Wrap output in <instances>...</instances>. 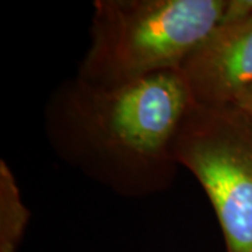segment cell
I'll use <instances>...</instances> for the list:
<instances>
[{
    "instance_id": "6da1fadb",
    "label": "cell",
    "mask_w": 252,
    "mask_h": 252,
    "mask_svg": "<svg viewBox=\"0 0 252 252\" xmlns=\"http://www.w3.org/2000/svg\"><path fill=\"white\" fill-rule=\"evenodd\" d=\"M193 102L181 72L112 89L74 76L48 99L45 132L66 164L119 196L146 198L177 178L175 140Z\"/></svg>"
},
{
    "instance_id": "7a4b0ae2",
    "label": "cell",
    "mask_w": 252,
    "mask_h": 252,
    "mask_svg": "<svg viewBox=\"0 0 252 252\" xmlns=\"http://www.w3.org/2000/svg\"><path fill=\"white\" fill-rule=\"evenodd\" d=\"M228 0H97L76 77L112 89L184 64L223 21Z\"/></svg>"
},
{
    "instance_id": "3957f363",
    "label": "cell",
    "mask_w": 252,
    "mask_h": 252,
    "mask_svg": "<svg viewBox=\"0 0 252 252\" xmlns=\"http://www.w3.org/2000/svg\"><path fill=\"white\" fill-rule=\"evenodd\" d=\"M175 158L206 192L227 252H252V121L238 107L193 102Z\"/></svg>"
},
{
    "instance_id": "277c9868",
    "label": "cell",
    "mask_w": 252,
    "mask_h": 252,
    "mask_svg": "<svg viewBox=\"0 0 252 252\" xmlns=\"http://www.w3.org/2000/svg\"><path fill=\"white\" fill-rule=\"evenodd\" d=\"M181 73L195 102L233 104L252 84V14L215 28Z\"/></svg>"
},
{
    "instance_id": "5b68a950",
    "label": "cell",
    "mask_w": 252,
    "mask_h": 252,
    "mask_svg": "<svg viewBox=\"0 0 252 252\" xmlns=\"http://www.w3.org/2000/svg\"><path fill=\"white\" fill-rule=\"evenodd\" d=\"M30 221L16 177L6 161H0V252H17Z\"/></svg>"
},
{
    "instance_id": "8992f818",
    "label": "cell",
    "mask_w": 252,
    "mask_h": 252,
    "mask_svg": "<svg viewBox=\"0 0 252 252\" xmlns=\"http://www.w3.org/2000/svg\"><path fill=\"white\" fill-rule=\"evenodd\" d=\"M233 105L238 107L252 121V84H250L248 87H245L237 95V98L233 102Z\"/></svg>"
}]
</instances>
